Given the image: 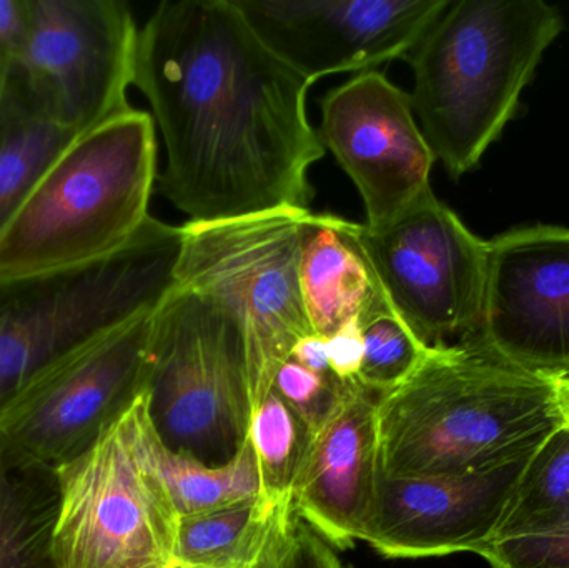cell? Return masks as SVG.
I'll return each instance as SVG.
<instances>
[{
  "label": "cell",
  "mask_w": 569,
  "mask_h": 568,
  "mask_svg": "<svg viewBox=\"0 0 569 568\" xmlns=\"http://www.w3.org/2000/svg\"><path fill=\"white\" fill-rule=\"evenodd\" d=\"M59 504L56 469L23 459L0 439V568H60Z\"/></svg>",
  "instance_id": "cell-18"
},
{
  "label": "cell",
  "mask_w": 569,
  "mask_h": 568,
  "mask_svg": "<svg viewBox=\"0 0 569 568\" xmlns=\"http://www.w3.org/2000/svg\"><path fill=\"white\" fill-rule=\"evenodd\" d=\"M358 323L365 346L358 383L375 396H385L401 386L433 349L391 309L377 286L365 302Z\"/></svg>",
  "instance_id": "cell-22"
},
{
  "label": "cell",
  "mask_w": 569,
  "mask_h": 568,
  "mask_svg": "<svg viewBox=\"0 0 569 568\" xmlns=\"http://www.w3.org/2000/svg\"><path fill=\"white\" fill-rule=\"evenodd\" d=\"M291 359L320 376L335 377L328 362L327 346L325 339L317 336H308L301 339L291 350Z\"/></svg>",
  "instance_id": "cell-30"
},
{
  "label": "cell",
  "mask_w": 569,
  "mask_h": 568,
  "mask_svg": "<svg viewBox=\"0 0 569 568\" xmlns=\"http://www.w3.org/2000/svg\"><path fill=\"white\" fill-rule=\"evenodd\" d=\"M136 419L143 452L166 487L179 519L229 509L262 496L250 440L229 464L210 467L163 446L147 413L146 396L137 400Z\"/></svg>",
  "instance_id": "cell-19"
},
{
  "label": "cell",
  "mask_w": 569,
  "mask_h": 568,
  "mask_svg": "<svg viewBox=\"0 0 569 568\" xmlns=\"http://www.w3.org/2000/svg\"><path fill=\"white\" fill-rule=\"evenodd\" d=\"M26 47L10 67L17 109L76 136L133 109L139 27L119 0H29Z\"/></svg>",
  "instance_id": "cell-9"
},
{
  "label": "cell",
  "mask_w": 569,
  "mask_h": 568,
  "mask_svg": "<svg viewBox=\"0 0 569 568\" xmlns=\"http://www.w3.org/2000/svg\"><path fill=\"white\" fill-rule=\"evenodd\" d=\"M385 477L475 476L525 462L563 426L553 379L491 349L480 333L443 343L377 400Z\"/></svg>",
  "instance_id": "cell-2"
},
{
  "label": "cell",
  "mask_w": 569,
  "mask_h": 568,
  "mask_svg": "<svg viewBox=\"0 0 569 568\" xmlns=\"http://www.w3.org/2000/svg\"><path fill=\"white\" fill-rule=\"evenodd\" d=\"M567 522L569 427L561 426L525 464L490 542L543 536Z\"/></svg>",
  "instance_id": "cell-21"
},
{
  "label": "cell",
  "mask_w": 569,
  "mask_h": 568,
  "mask_svg": "<svg viewBox=\"0 0 569 568\" xmlns=\"http://www.w3.org/2000/svg\"><path fill=\"white\" fill-rule=\"evenodd\" d=\"M147 413L163 446L210 467L229 464L252 423L249 356L220 300L179 287L156 310Z\"/></svg>",
  "instance_id": "cell-6"
},
{
  "label": "cell",
  "mask_w": 569,
  "mask_h": 568,
  "mask_svg": "<svg viewBox=\"0 0 569 568\" xmlns=\"http://www.w3.org/2000/svg\"><path fill=\"white\" fill-rule=\"evenodd\" d=\"M480 336L530 372L569 376V229L528 227L490 240Z\"/></svg>",
  "instance_id": "cell-14"
},
{
  "label": "cell",
  "mask_w": 569,
  "mask_h": 568,
  "mask_svg": "<svg viewBox=\"0 0 569 568\" xmlns=\"http://www.w3.org/2000/svg\"><path fill=\"white\" fill-rule=\"evenodd\" d=\"M343 229L381 296L427 346L480 333L490 240L475 236L433 190L388 226L345 219Z\"/></svg>",
  "instance_id": "cell-10"
},
{
  "label": "cell",
  "mask_w": 569,
  "mask_h": 568,
  "mask_svg": "<svg viewBox=\"0 0 569 568\" xmlns=\"http://www.w3.org/2000/svg\"><path fill=\"white\" fill-rule=\"evenodd\" d=\"M477 556L491 568H569V522L543 536L487 544Z\"/></svg>",
  "instance_id": "cell-27"
},
{
  "label": "cell",
  "mask_w": 569,
  "mask_h": 568,
  "mask_svg": "<svg viewBox=\"0 0 569 568\" xmlns=\"http://www.w3.org/2000/svg\"><path fill=\"white\" fill-rule=\"evenodd\" d=\"M283 502L260 496L229 509L179 519L173 566L252 568L262 556Z\"/></svg>",
  "instance_id": "cell-20"
},
{
  "label": "cell",
  "mask_w": 569,
  "mask_h": 568,
  "mask_svg": "<svg viewBox=\"0 0 569 568\" xmlns=\"http://www.w3.org/2000/svg\"><path fill=\"white\" fill-rule=\"evenodd\" d=\"M525 464L475 476H381L360 540L391 560L478 554L493 539Z\"/></svg>",
  "instance_id": "cell-15"
},
{
  "label": "cell",
  "mask_w": 569,
  "mask_h": 568,
  "mask_svg": "<svg viewBox=\"0 0 569 568\" xmlns=\"http://www.w3.org/2000/svg\"><path fill=\"white\" fill-rule=\"evenodd\" d=\"M325 346L335 377L345 383L358 382L365 356L363 337L358 319L351 320L333 336L325 339Z\"/></svg>",
  "instance_id": "cell-28"
},
{
  "label": "cell",
  "mask_w": 569,
  "mask_h": 568,
  "mask_svg": "<svg viewBox=\"0 0 569 568\" xmlns=\"http://www.w3.org/2000/svg\"><path fill=\"white\" fill-rule=\"evenodd\" d=\"M29 0H0V70L9 72L29 33Z\"/></svg>",
  "instance_id": "cell-29"
},
{
  "label": "cell",
  "mask_w": 569,
  "mask_h": 568,
  "mask_svg": "<svg viewBox=\"0 0 569 568\" xmlns=\"http://www.w3.org/2000/svg\"><path fill=\"white\" fill-rule=\"evenodd\" d=\"M347 568H351V567H347Z\"/></svg>",
  "instance_id": "cell-34"
},
{
  "label": "cell",
  "mask_w": 569,
  "mask_h": 568,
  "mask_svg": "<svg viewBox=\"0 0 569 568\" xmlns=\"http://www.w3.org/2000/svg\"><path fill=\"white\" fill-rule=\"evenodd\" d=\"M257 36L310 83L407 59L448 0H232Z\"/></svg>",
  "instance_id": "cell-12"
},
{
  "label": "cell",
  "mask_w": 569,
  "mask_h": 568,
  "mask_svg": "<svg viewBox=\"0 0 569 568\" xmlns=\"http://www.w3.org/2000/svg\"><path fill=\"white\" fill-rule=\"evenodd\" d=\"M177 568H179V567H177Z\"/></svg>",
  "instance_id": "cell-35"
},
{
  "label": "cell",
  "mask_w": 569,
  "mask_h": 568,
  "mask_svg": "<svg viewBox=\"0 0 569 568\" xmlns=\"http://www.w3.org/2000/svg\"><path fill=\"white\" fill-rule=\"evenodd\" d=\"M555 397H557L558 412H560L563 426L569 427V376L553 379Z\"/></svg>",
  "instance_id": "cell-32"
},
{
  "label": "cell",
  "mask_w": 569,
  "mask_h": 568,
  "mask_svg": "<svg viewBox=\"0 0 569 568\" xmlns=\"http://www.w3.org/2000/svg\"><path fill=\"white\" fill-rule=\"evenodd\" d=\"M343 222L341 217L313 212L301 240V299L311 330L321 339L358 319L375 287Z\"/></svg>",
  "instance_id": "cell-17"
},
{
  "label": "cell",
  "mask_w": 569,
  "mask_h": 568,
  "mask_svg": "<svg viewBox=\"0 0 569 568\" xmlns=\"http://www.w3.org/2000/svg\"><path fill=\"white\" fill-rule=\"evenodd\" d=\"M377 400L348 383L327 422L311 434L295 476L290 506L335 550L361 539L380 482Z\"/></svg>",
  "instance_id": "cell-16"
},
{
  "label": "cell",
  "mask_w": 569,
  "mask_h": 568,
  "mask_svg": "<svg viewBox=\"0 0 569 568\" xmlns=\"http://www.w3.org/2000/svg\"><path fill=\"white\" fill-rule=\"evenodd\" d=\"M133 86L166 143L159 192L189 222L311 210L325 156L311 83L257 36L232 0L162 2L137 39Z\"/></svg>",
  "instance_id": "cell-1"
},
{
  "label": "cell",
  "mask_w": 569,
  "mask_h": 568,
  "mask_svg": "<svg viewBox=\"0 0 569 568\" xmlns=\"http://www.w3.org/2000/svg\"><path fill=\"white\" fill-rule=\"evenodd\" d=\"M136 403L87 452L56 469L60 568L173 566L179 516L143 452Z\"/></svg>",
  "instance_id": "cell-8"
},
{
  "label": "cell",
  "mask_w": 569,
  "mask_h": 568,
  "mask_svg": "<svg viewBox=\"0 0 569 568\" xmlns=\"http://www.w3.org/2000/svg\"><path fill=\"white\" fill-rule=\"evenodd\" d=\"M157 129L130 109L76 137L0 233V277L79 266L116 252L150 219Z\"/></svg>",
  "instance_id": "cell-5"
},
{
  "label": "cell",
  "mask_w": 569,
  "mask_h": 568,
  "mask_svg": "<svg viewBox=\"0 0 569 568\" xmlns=\"http://www.w3.org/2000/svg\"><path fill=\"white\" fill-rule=\"evenodd\" d=\"M169 568H177L176 566L169 567Z\"/></svg>",
  "instance_id": "cell-33"
},
{
  "label": "cell",
  "mask_w": 569,
  "mask_h": 568,
  "mask_svg": "<svg viewBox=\"0 0 569 568\" xmlns=\"http://www.w3.org/2000/svg\"><path fill=\"white\" fill-rule=\"evenodd\" d=\"M76 133L17 109L0 136V233Z\"/></svg>",
  "instance_id": "cell-23"
},
{
  "label": "cell",
  "mask_w": 569,
  "mask_h": 568,
  "mask_svg": "<svg viewBox=\"0 0 569 568\" xmlns=\"http://www.w3.org/2000/svg\"><path fill=\"white\" fill-rule=\"evenodd\" d=\"M320 139L363 200L371 229L388 226L431 189L437 162L410 93L378 70L335 87L321 100Z\"/></svg>",
  "instance_id": "cell-13"
},
{
  "label": "cell",
  "mask_w": 569,
  "mask_h": 568,
  "mask_svg": "<svg viewBox=\"0 0 569 568\" xmlns=\"http://www.w3.org/2000/svg\"><path fill=\"white\" fill-rule=\"evenodd\" d=\"M348 383L337 377L311 372L297 360L288 359L277 372L273 390L303 420L311 434L317 432L335 412Z\"/></svg>",
  "instance_id": "cell-26"
},
{
  "label": "cell",
  "mask_w": 569,
  "mask_h": 568,
  "mask_svg": "<svg viewBox=\"0 0 569 568\" xmlns=\"http://www.w3.org/2000/svg\"><path fill=\"white\" fill-rule=\"evenodd\" d=\"M311 216V210L282 209L182 226L177 286L220 300L239 320L253 412L273 389L293 347L315 336L298 276L301 240Z\"/></svg>",
  "instance_id": "cell-7"
},
{
  "label": "cell",
  "mask_w": 569,
  "mask_h": 568,
  "mask_svg": "<svg viewBox=\"0 0 569 568\" xmlns=\"http://www.w3.org/2000/svg\"><path fill=\"white\" fill-rule=\"evenodd\" d=\"M13 113V99L10 92L9 76L0 70V136Z\"/></svg>",
  "instance_id": "cell-31"
},
{
  "label": "cell",
  "mask_w": 569,
  "mask_h": 568,
  "mask_svg": "<svg viewBox=\"0 0 569 568\" xmlns=\"http://www.w3.org/2000/svg\"><path fill=\"white\" fill-rule=\"evenodd\" d=\"M249 440L259 467L262 497L273 502L290 499L311 432L277 390H270L253 412Z\"/></svg>",
  "instance_id": "cell-24"
},
{
  "label": "cell",
  "mask_w": 569,
  "mask_h": 568,
  "mask_svg": "<svg viewBox=\"0 0 569 568\" xmlns=\"http://www.w3.org/2000/svg\"><path fill=\"white\" fill-rule=\"evenodd\" d=\"M563 29L543 0H460L411 50L415 117L450 177L480 163Z\"/></svg>",
  "instance_id": "cell-3"
},
{
  "label": "cell",
  "mask_w": 569,
  "mask_h": 568,
  "mask_svg": "<svg viewBox=\"0 0 569 568\" xmlns=\"http://www.w3.org/2000/svg\"><path fill=\"white\" fill-rule=\"evenodd\" d=\"M252 568H345L330 544L325 542L284 500L277 512L262 556Z\"/></svg>",
  "instance_id": "cell-25"
},
{
  "label": "cell",
  "mask_w": 569,
  "mask_h": 568,
  "mask_svg": "<svg viewBox=\"0 0 569 568\" xmlns=\"http://www.w3.org/2000/svg\"><path fill=\"white\" fill-rule=\"evenodd\" d=\"M182 226L150 217L116 252L0 277V419L43 377L156 312L177 287Z\"/></svg>",
  "instance_id": "cell-4"
},
{
  "label": "cell",
  "mask_w": 569,
  "mask_h": 568,
  "mask_svg": "<svg viewBox=\"0 0 569 568\" xmlns=\"http://www.w3.org/2000/svg\"><path fill=\"white\" fill-rule=\"evenodd\" d=\"M153 320L139 317L43 377L0 419V439L53 469L87 452L146 392Z\"/></svg>",
  "instance_id": "cell-11"
}]
</instances>
